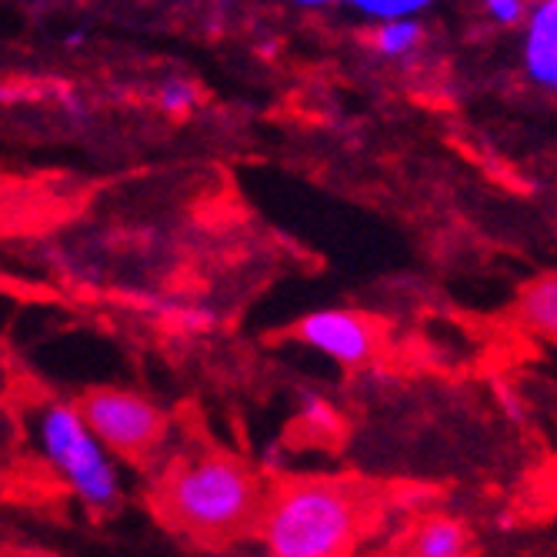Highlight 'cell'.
Listing matches in <instances>:
<instances>
[{
    "instance_id": "cell-1",
    "label": "cell",
    "mask_w": 557,
    "mask_h": 557,
    "mask_svg": "<svg viewBox=\"0 0 557 557\" xmlns=\"http://www.w3.org/2000/svg\"><path fill=\"white\" fill-rule=\"evenodd\" d=\"M264 508L268 491L258 474L214 447L177 458L154 494V511L171 531L211 547L258 534Z\"/></svg>"
},
{
    "instance_id": "cell-2",
    "label": "cell",
    "mask_w": 557,
    "mask_h": 557,
    "mask_svg": "<svg viewBox=\"0 0 557 557\" xmlns=\"http://www.w3.org/2000/svg\"><path fill=\"white\" fill-rule=\"evenodd\" d=\"M381 511L371 484L290 478L268 491L258 537L277 557H341L371 534Z\"/></svg>"
},
{
    "instance_id": "cell-3",
    "label": "cell",
    "mask_w": 557,
    "mask_h": 557,
    "mask_svg": "<svg viewBox=\"0 0 557 557\" xmlns=\"http://www.w3.org/2000/svg\"><path fill=\"white\" fill-rule=\"evenodd\" d=\"M77 411L100 444L131 461H147L168 434L164 411L134 391L94 387L81 397Z\"/></svg>"
},
{
    "instance_id": "cell-4",
    "label": "cell",
    "mask_w": 557,
    "mask_h": 557,
    "mask_svg": "<svg viewBox=\"0 0 557 557\" xmlns=\"http://www.w3.org/2000/svg\"><path fill=\"white\" fill-rule=\"evenodd\" d=\"M40 437L50 461L67 474L74 491L94 508H111L117 497V478L100 454V441L87 428L84 414L77 408H50Z\"/></svg>"
},
{
    "instance_id": "cell-5",
    "label": "cell",
    "mask_w": 557,
    "mask_h": 557,
    "mask_svg": "<svg viewBox=\"0 0 557 557\" xmlns=\"http://www.w3.org/2000/svg\"><path fill=\"white\" fill-rule=\"evenodd\" d=\"M294 337L304 341L308 347L321 350L324 358L358 368L374 361V354L381 350V327L374 318L358 314V311H318L308 314L304 321L294 324Z\"/></svg>"
},
{
    "instance_id": "cell-6",
    "label": "cell",
    "mask_w": 557,
    "mask_h": 557,
    "mask_svg": "<svg viewBox=\"0 0 557 557\" xmlns=\"http://www.w3.org/2000/svg\"><path fill=\"white\" fill-rule=\"evenodd\" d=\"M397 550L418 554V557H461V554L474 550V544L461 521L421 518L408 534H404V544H397Z\"/></svg>"
},
{
    "instance_id": "cell-7",
    "label": "cell",
    "mask_w": 557,
    "mask_h": 557,
    "mask_svg": "<svg viewBox=\"0 0 557 557\" xmlns=\"http://www.w3.org/2000/svg\"><path fill=\"white\" fill-rule=\"evenodd\" d=\"M515 314L534 337L557 347V274H541L528 281L518 294Z\"/></svg>"
},
{
    "instance_id": "cell-8",
    "label": "cell",
    "mask_w": 557,
    "mask_h": 557,
    "mask_svg": "<svg viewBox=\"0 0 557 557\" xmlns=\"http://www.w3.org/2000/svg\"><path fill=\"white\" fill-rule=\"evenodd\" d=\"M528 71L537 84L557 87V0H544L531 14Z\"/></svg>"
},
{
    "instance_id": "cell-9",
    "label": "cell",
    "mask_w": 557,
    "mask_h": 557,
    "mask_svg": "<svg viewBox=\"0 0 557 557\" xmlns=\"http://www.w3.org/2000/svg\"><path fill=\"white\" fill-rule=\"evenodd\" d=\"M421 40V27L408 17H391L377 34H374V47L387 58H400Z\"/></svg>"
},
{
    "instance_id": "cell-10",
    "label": "cell",
    "mask_w": 557,
    "mask_h": 557,
    "mask_svg": "<svg viewBox=\"0 0 557 557\" xmlns=\"http://www.w3.org/2000/svg\"><path fill=\"white\" fill-rule=\"evenodd\" d=\"M350 4L374 14V17L391 21V17H408V14L421 11L424 4H431V0H350Z\"/></svg>"
},
{
    "instance_id": "cell-11",
    "label": "cell",
    "mask_w": 557,
    "mask_h": 557,
    "mask_svg": "<svg viewBox=\"0 0 557 557\" xmlns=\"http://www.w3.org/2000/svg\"><path fill=\"white\" fill-rule=\"evenodd\" d=\"M194 104V87L187 81H168L161 87V108L171 114H184Z\"/></svg>"
},
{
    "instance_id": "cell-12",
    "label": "cell",
    "mask_w": 557,
    "mask_h": 557,
    "mask_svg": "<svg viewBox=\"0 0 557 557\" xmlns=\"http://www.w3.org/2000/svg\"><path fill=\"white\" fill-rule=\"evenodd\" d=\"M487 4V11L494 14V21L497 24H504V27H511V24H518L521 17H524V0H484Z\"/></svg>"
},
{
    "instance_id": "cell-13",
    "label": "cell",
    "mask_w": 557,
    "mask_h": 557,
    "mask_svg": "<svg viewBox=\"0 0 557 557\" xmlns=\"http://www.w3.org/2000/svg\"><path fill=\"white\" fill-rule=\"evenodd\" d=\"M300 4H318L321 8V4H334V0H300Z\"/></svg>"
}]
</instances>
